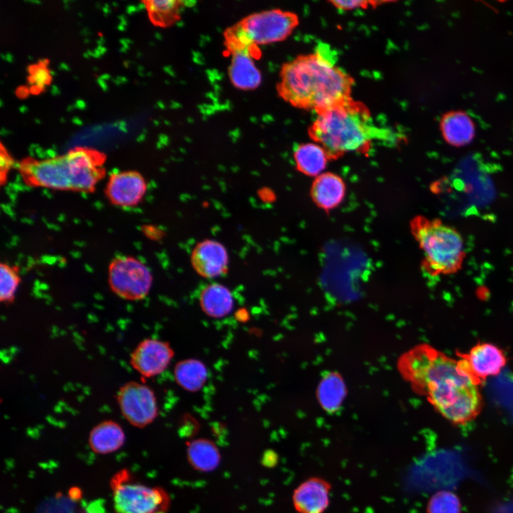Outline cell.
<instances>
[{
    "label": "cell",
    "instance_id": "cell-11",
    "mask_svg": "<svg viewBox=\"0 0 513 513\" xmlns=\"http://www.w3.org/2000/svg\"><path fill=\"white\" fill-rule=\"evenodd\" d=\"M147 183L138 171L112 173L105 187V195L113 205L128 208L137 206L145 197Z\"/></svg>",
    "mask_w": 513,
    "mask_h": 513
},
{
    "label": "cell",
    "instance_id": "cell-24",
    "mask_svg": "<svg viewBox=\"0 0 513 513\" xmlns=\"http://www.w3.org/2000/svg\"><path fill=\"white\" fill-rule=\"evenodd\" d=\"M320 405L328 413H335L341 406L346 395V386L340 375L330 373L320 382L318 392Z\"/></svg>",
    "mask_w": 513,
    "mask_h": 513
},
{
    "label": "cell",
    "instance_id": "cell-18",
    "mask_svg": "<svg viewBox=\"0 0 513 513\" xmlns=\"http://www.w3.org/2000/svg\"><path fill=\"white\" fill-rule=\"evenodd\" d=\"M125 440V435L122 427L110 420L102 421L95 425L88 437L92 450L100 455L118 450L124 445Z\"/></svg>",
    "mask_w": 513,
    "mask_h": 513
},
{
    "label": "cell",
    "instance_id": "cell-27",
    "mask_svg": "<svg viewBox=\"0 0 513 513\" xmlns=\"http://www.w3.org/2000/svg\"><path fill=\"white\" fill-rule=\"evenodd\" d=\"M14 161L4 149L3 145L1 146L0 152V184L4 185L7 182L8 174L10 170L14 167Z\"/></svg>",
    "mask_w": 513,
    "mask_h": 513
},
{
    "label": "cell",
    "instance_id": "cell-1",
    "mask_svg": "<svg viewBox=\"0 0 513 513\" xmlns=\"http://www.w3.org/2000/svg\"><path fill=\"white\" fill-rule=\"evenodd\" d=\"M397 369L414 393L452 423H468L482 409L481 383L461 357L457 360L430 344L420 343L399 356Z\"/></svg>",
    "mask_w": 513,
    "mask_h": 513
},
{
    "label": "cell",
    "instance_id": "cell-25",
    "mask_svg": "<svg viewBox=\"0 0 513 513\" xmlns=\"http://www.w3.org/2000/svg\"><path fill=\"white\" fill-rule=\"evenodd\" d=\"M21 282L19 268L1 262L0 265V301L6 304H11Z\"/></svg>",
    "mask_w": 513,
    "mask_h": 513
},
{
    "label": "cell",
    "instance_id": "cell-3",
    "mask_svg": "<svg viewBox=\"0 0 513 513\" xmlns=\"http://www.w3.org/2000/svg\"><path fill=\"white\" fill-rule=\"evenodd\" d=\"M391 131L379 128L369 110L349 98L319 113L309 127L311 139L321 145L330 159L352 152H366L375 142L393 143Z\"/></svg>",
    "mask_w": 513,
    "mask_h": 513
},
{
    "label": "cell",
    "instance_id": "cell-23",
    "mask_svg": "<svg viewBox=\"0 0 513 513\" xmlns=\"http://www.w3.org/2000/svg\"><path fill=\"white\" fill-rule=\"evenodd\" d=\"M142 3L152 24L160 27H168L180 21L190 2L181 0H149Z\"/></svg>",
    "mask_w": 513,
    "mask_h": 513
},
{
    "label": "cell",
    "instance_id": "cell-6",
    "mask_svg": "<svg viewBox=\"0 0 513 513\" xmlns=\"http://www.w3.org/2000/svg\"><path fill=\"white\" fill-rule=\"evenodd\" d=\"M299 24L291 11L272 9L244 16L223 32L224 45L229 54L287 38Z\"/></svg>",
    "mask_w": 513,
    "mask_h": 513
},
{
    "label": "cell",
    "instance_id": "cell-15",
    "mask_svg": "<svg viewBox=\"0 0 513 513\" xmlns=\"http://www.w3.org/2000/svg\"><path fill=\"white\" fill-rule=\"evenodd\" d=\"M257 52V48H250L231 54L228 76L236 88L252 90L260 86L261 73L254 62Z\"/></svg>",
    "mask_w": 513,
    "mask_h": 513
},
{
    "label": "cell",
    "instance_id": "cell-17",
    "mask_svg": "<svg viewBox=\"0 0 513 513\" xmlns=\"http://www.w3.org/2000/svg\"><path fill=\"white\" fill-rule=\"evenodd\" d=\"M440 127L445 142L455 147L469 144L475 134L472 118L462 110H452L444 114Z\"/></svg>",
    "mask_w": 513,
    "mask_h": 513
},
{
    "label": "cell",
    "instance_id": "cell-9",
    "mask_svg": "<svg viewBox=\"0 0 513 513\" xmlns=\"http://www.w3.org/2000/svg\"><path fill=\"white\" fill-rule=\"evenodd\" d=\"M120 412L133 426L144 428L158 415L155 394L142 383L130 381L123 385L116 395Z\"/></svg>",
    "mask_w": 513,
    "mask_h": 513
},
{
    "label": "cell",
    "instance_id": "cell-2",
    "mask_svg": "<svg viewBox=\"0 0 513 513\" xmlns=\"http://www.w3.org/2000/svg\"><path fill=\"white\" fill-rule=\"evenodd\" d=\"M276 85L279 96L292 106L319 113L351 98L353 78L318 51L284 63Z\"/></svg>",
    "mask_w": 513,
    "mask_h": 513
},
{
    "label": "cell",
    "instance_id": "cell-20",
    "mask_svg": "<svg viewBox=\"0 0 513 513\" xmlns=\"http://www.w3.org/2000/svg\"><path fill=\"white\" fill-rule=\"evenodd\" d=\"M294 159L299 172L315 177L323 173L330 160L325 149L314 141L299 145L294 150Z\"/></svg>",
    "mask_w": 513,
    "mask_h": 513
},
{
    "label": "cell",
    "instance_id": "cell-8",
    "mask_svg": "<svg viewBox=\"0 0 513 513\" xmlns=\"http://www.w3.org/2000/svg\"><path fill=\"white\" fill-rule=\"evenodd\" d=\"M108 284L110 290L120 298L140 301L149 294L152 276L148 267L138 259L120 256L109 264Z\"/></svg>",
    "mask_w": 513,
    "mask_h": 513
},
{
    "label": "cell",
    "instance_id": "cell-4",
    "mask_svg": "<svg viewBox=\"0 0 513 513\" xmlns=\"http://www.w3.org/2000/svg\"><path fill=\"white\" fill-rule=\"evenodd\" d=\"M105 160L98 151L76 147L44 160L25 158L17 167L28 187L91 193L105 175Z\"/></svg>",
    "mask_w": 513,
    "mask_h": 513
},
{
    "label": "cell",
    "instance_id": "cell-12",
    "mask_svg": "<svg viewBox=\"0 0 513 513\" xmlns=\"http://www.w3.org/2000/svg\"><path fill=\"white\" fill-rule=\"evenodd\" d=\"M191 264L195 271L202 277L214 279L221 276L228 269L227 250L216 240H203L194 247Z\"/></svg>",
    "mask_w": 513,
    "mask_h": 513
},
{
    "label": "cell",
    "instance_id": "cell-21",
    "mask_svg": "<svg viewBox=\"0 0 513 513\" xmlns=\"http://www.w3.org/2000/svg\"><path fill=\"white\" fill-rule=\"evenodd\" d=\"M189 463L201 472H211L219 465L221 455L216 445L208 439L200 438L190 442L187 447Z\"/></svg>",
    "mask_w": 513,
    "mask_h": 513
},
{
    "label": "cell",
    "instance_id": "cell-10",
    "mask_svg": "<svg viewBox=\"0 0 513 513\" xmlns=\"http://www.w3.org/2000/svg\"><path fill=\"white\" fill-rule=\"evenodd\" d=\"M173 357L174 351L167 342L146 338L130 353V362L141 376L152 378L162 373Z\"/></svg>",
    "mask_w": 513,
    "mask_h": 513
},
{
    "label": "cell",
    "instance_id": "cell-16",
    "mask_svg": "<svg viewBox=\"0 0 513 513\" xmlns=\"http://www.w3.org/2000/svg\"><path fill=\"white\" fill-rule=\"evenodd\" d=\"M346 195V185L343 179L333 172H323L315 177L311 187L314 202L326 211L338 207Z\"/></svg>",
    "mask_w": 513,
    "mask_h": 513
},
{
    "label": "cell",
    "instance_id": "cell-5",
    "mask_svg": "<svg viewBox=\"0 0 513 513\" xmlns=\"http://www.w3.org/2000/svg\"><path fill=\"white\" fill-rule=\"evenodd\" d=\"M410 231L423 254V269L432 276L449 275L461 269L465 252L462 236L438 219L416 216Z\"/></svg>",
    "mask_w": 513,
    "mask_h": 513
},
{
    "label": "cell",
    "instance_id": "cell-22",
    "mask_svg": "<svg viewBox=\"0 0 513 513\" xmlns=\"http://www.w3.org/2000/svg\"><path fill=\"white\" fill-rule=\"evenodd\" d=\"M207 375L206 366L201 361L195 358L180 361L174 368L176 383L190 392L200 390L204 385Z\"/></svg>",
    "mask_w": 513,
    "mask_h": 513
},
{
    "label": "cell",
    "instance_id": "cell-13",
    "mask_svg": "<svg viewBox=\"0 0 513 513\" xmlns=\"http://www.w3.org/2000/svg\"><path fill=\"white\" fill-rule=\"evenodd\" d=\"M331 484L324 478L311 477L299 484L292 494L298 513H324L330 504Z\"/></svg>",
    "mask_w": 513,
    "mask_h": 513
},
{
    "label": "cell",
    "instance_id": "cell-28",
    "mask_svg": "<svg viewBox=\"0 0 513 513\" xmlns=\"http://www.w3.org/2000/svg\"><path fill=\"white\" fill-rule=\"evenodd\" d=\"M50 76L48 71L43 66H34L29 78L31 83L35 84L36 88L42 89L49 81Z\"/></svg>",
    "mask_w": 513,
    "mask_h": 513
},
{
    "label": "cell",
    "instance_id": "cell-7",
    "mask_svg": "<svg viewBox=\"0 0 513 513\" xmlns=\"http://www.w3.org/2000/svg\"><path fill=\"white\" fill-rule=\"evenodd\" d=\"M110 487L117 513H165L170 507V497L164 489L132 482L127 470L114 475Z\"/></svg>",
    "mask_w": 513,
    "mask_h": 513
},
{
    "label": "cell",
    "instance_id": "cell-26",
    "mask_svg": "<svg viewBox=\"0 0 513 513\" xmlns=\"http://www.w3.org/2000/svg\"><path fill=\"white\" fill-rule=\"evenodd\" d=\"M460 499L454 493L442 490L434 494L427 504V513H461Z\"/></svg>",
    "mask_w": 513,
    "mask_h": 513
},
{
    "label": "cell",
    "instance_id": "cell-29",
    "mask_svg": "<svg viewBox=\"0 0 513 513\" xmlns=\"http://www.w3.org/2000/svg\"><path fill=\"white\" fill-rule=\"evenodd\" d=\"M368 1H333L331 4L336 8L341 10H352L356 9L366 8Z\"/></svg>",
    "mask_w": 513,
    "mask_h": 513
},
{
    "label": "cell",
    "instance_id": "cell-19",
    "mask_svg": "<svg viewBox=\"0 0 513 513\" xmlns=\"http://www.w3.org/2000/svg\"><path fill=\"white\" fill-rule=\"evenodd\" d=\"M199 302L204 313L214 318L226 316L234 306L232 292L227 286L219 283L205 286L200 291Z\"/></svg>",
    "mask_w": 513,
    "mask_h": 513
},
{
    "label": "cell",
    "instance_id": "cell-14",
    "mask_svg": "<svg viewBox=\"0 0 513 513\" xmlns=\"http://www.w3.org/2000/svg\"><path fill=\"white\" fill-rule=\"evenodd\" d=\"M460 357L480 383L488 377L498 375L507 363L502 350L489 343H477Z\"/></svg>",
    "mask_w": 513,
    "mask_h": 513
}]
</instances>
